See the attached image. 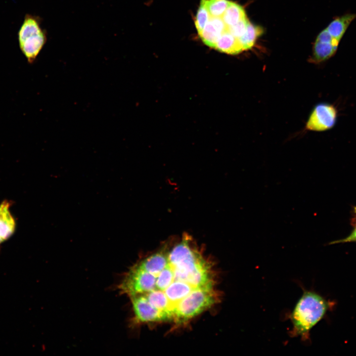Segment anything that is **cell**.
I'll return each mask as SVG.
<instances>
[{"mask_svg": "<svg viewBox=\"0 0 356 356\" xmlns=\"http://www.w3.org/2000/svg\"><path fill=\"white\" fill-rule=\"evenodd\" d=\"M214 260L188 234L137 261L117 286L131 301L134 324H186L221 303Z\"/></svg>", "mask_w": 356, "mask_h": 356, "instance_id": "6da1fadb", "label": "cell"}, {"mask_svg": "<svg viewBox=\"0 0 356 356\" xmlns=\"http://www.w3.org/2000/svg\"><path fill=\"white\" fill-rule=\"evenodd\" d=\"M330 306L319 294L305 291L290 316L293 325L290 336L300 337L304 341L308 340L311 330L324 317Z\"/></svg>", "mask_w": 356, "mask_h": 356, "instance_id": "7a4b0ae2", "label": "cell"}, {"mask_svg": "<svg viewBox=\"0 0 356 356\" xmlns=\"http://www.w3.org/2000/svg\"><path fill=\"white\" fill-rule=\"evenodd\" d=\"M18 38L21 51L29 63H33L47 41L46 32L41 26L40 17L26 14Z\"/></svg>", "mask_w": 356, "mask_h": 356, "instance_id": "3957f363", "label": "cell"}, {"mask_svg": "<svg viewBox=\"0 0 356 356\" xmlns=\"http://www.w3.org/2000/svg\"><path fill=\"white\" fill-rule=\"evenodd\" d=\"M338 117L337 107L329 103H320L316 105L306 122V129L314 132H324L333 128Z\"/></svg>", "mask_w": 356, "mask_h": 356, "instance_id": "277c9868", "label": "cell"}, {"mask_svg": "<svg viewBox=\"0 0 356 356\" xmlns=\"http://www.w3.org/2000/svg\"><path fill=\"white\" fill-rule=\"evenodd\" d=\"M12 202L4 200L0 204V246L14 233L16 222L10 208Z\"/></svg>", "mask_w": 356, "mask_h": 356, "instance_id": "5b68a950", "label": "cell"}, {"mask_svg": "<svg viewBox=\"0 0 356 356\" xmlns=\"http://www.w3.org/2000/svg\"><path fill=\"white\" fill-rule=\"evenodd\" d=\"M227 31V27L222 18L211 17L198 35L206 45L214 48L220 36Z\"/></svg>", "mask_w": 356, "mask_h": 356, "instance_id": "8992f818", "label": "cell"}, {"mask_svg": "<svg viewBox=\"0 0 356 356\" xmlns=\"http://www.w3.org/2000/svg\"><path fill=\"white\" fill-rule=\"evenodd\" d=\"M214 48L231 55L237 54L244 50L238 39L227 31L220 36Z\"/></svg>", "mask_w": 356, "mask_h": 356, "instance_id": "52a82bcc", "label": "cell"}, {"mask_svg": "<svg viewBox=\"0 0 356 356\" xmlns=\"http://www.w3.org/2000/svg\"><path fill=\"white\" fill-rule=\"evenodd\" d=\"M356 18L355 13H347L332 21L326 29L330 34L340 42L351 23Z\"/></svg>", "mask_w": 356, "mask_h": 356, "instance_id": "ba28073f", "label": "cell"}, {"mask_svg": "<svg viewBox=\"0 0 356 356\" xmlns=\"http://www.w3.org/2000/svg\"><path fill=\"white\" fill-rule=\"evenodd\" d=\"M338 44L315 41L311 60L315 63H320L327 60L336 53Z\"/></svg>", "mask_w": 356, "mask_h": 356, "instance_id": "9c48e42d", "label": "cell"}, {"mask_svg": "<svg viewBox=\"0 0 356 356\" xmlns=\"http://www.w3.org/2000/svg\"><path fill=\"white\" fill-rule=\"evenodd\" d=\"M246 18L244 8L239 4L229 1L222 18L227 27L233 26Z\"/></svg>", "mask_w": 356, "mask_h": 356, "instance_id": "30bf717a", "label": "cell"}, {"mask_svg": "<svg viewBox=\"0 0 356 356\" xmlns=\"http://www.w3.org/2000/svg\"><path fill=\"white\" fill-rule=\"evenodd\" d=\"M263 33V30L261 27L254 25L249 22L245 33L238 39L243 50L251 48L254 46L257 38Z\"/></svg>", "mask_w": 356, "mask_h": 356, "instance_id": "8fae6325", "label": "cell"}, {"mask_svg": "<svg viewBox=\"0 0 356 356\" xmlns=\"http://www.w3.org/2000/svg\"><path fill=\"white\" fill-rule=\"evenodd\" d=\"M229 2L228 0H206L205 4L211 17L222 18Z\"/></svg>", "mask_w": 356, "mask_h": 356, "instance_id": "7c38bea8", "label": "cell"}, {"mask_svg": "<svg viewBox=\"0 0 356 356\" xmlns=\"http://www.w3.org/2000/svg\"><path fill=\"white\" fill-rule=\"evenodd\" d=\"M205 0H200L195 17V25L198 34L203 31L211 17L206 6Z\"/></svg>", "mask_w": 356, "mask_h": 356, "instance_id": "4fadbf2b", "label": "cell"}, {"mask_svg": "<svg viewBox=\"0 0 356 356\" xmlns=\"http://www.w3.org/2000/svg\"><path fill=\"white\" fill-rule=\"evenodd\" d=\"M249 22V21L246 17L236 24L227 27V31L235 38L239 39L245 33Z\"/></svg>", "mask_w": 356, "mask_h": 356, "instance_id": "5bb4252c", "label": "cell"}, {"mask_svg": "<svg viewBox=\"0 0 356 356\" xmlns=\"http://www.w3.org/2000/svg\"><path fill=\"white\" fill-rule=\"evenodd\" d=\"M316 41L322 43H330L338 44L340 42L335 39L328 32L326 29L322 30L317 36Z\"/></svg>", "mask_w": 356, "mask_h": 356, "instance_id": "9a60e30c", "label": "cell"}, {"mask_svg": "<svg viewBox=\"0 0 356 356\" xmlns=\"http://www.w3.org/2000/svg\"><path fill=\"white\" fill-rule=\"evenodd\" d=\"M350 242H356V227L352 232V233L347 237L344 239L331 242L330 244H336L341 243H346Z\"/></svg>", "mask_w": 356, "mask_h": 356, "instance_id": "2e32d148", "label": "cell"}, {"mask_svg": "<svg viewBox=\"0 0 356 356\" xmlns=\"http://www.w3.org/2000/svg\"><path fill=\"white\" fill-rule=\"evenodd\" d=\"M355 212H356V208L355 209Z\"/></svg>", "mask_w": 356, "mask_h": 356, "instance_id": "e0dca14e", "label": "cell"}]
</instances>
